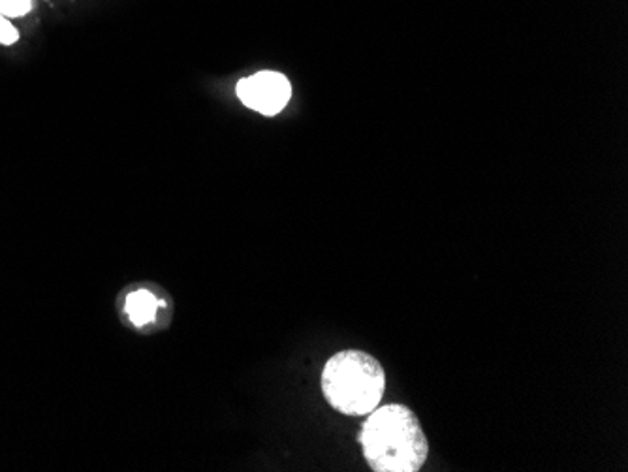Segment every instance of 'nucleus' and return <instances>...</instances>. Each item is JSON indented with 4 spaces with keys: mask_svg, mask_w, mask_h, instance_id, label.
<instances>
[{
    "mask_svg": "<svg viewBox=\"0 0 628 472\" xmlns=\"http://www.w3.org/2000/svg\"><path fill=\"white\" fill-rule=\"evenodd\" d=\"M158 307H160V301L149 290H136L128 294L126 298V315L130 316L132 324L138 328L155 320Z\"/></svg>",
    "mask_w": 628,
    "mask_h": 472,
    "instance_id": "4",
    "label": "nucleus"
},
{
    "mask_svg": "<svg viewBox=\"0 0 628 472\" xmlns=\"http://www.w3.org/2000/svg\"><path fill=\"white\" fill-rule=\"evenodd\" d=\"M32 0H0V14L4 17H23L31 12Z\"/></svg>",
    "mask_w": 628,
    "mask_h": 472,
    "instance_id": "5",
    "label": "nucleus"
},
{
    "mask_svg": "<svg viewBox=\"0 0 628 472\" xmlns=\"http://www.w3.org/2000/svg\"><path fill=\"white\" fill-rule=\"evenodd\" d=\"M237 96L247 108L271 117L281 113L290 102L292 85L279 72H258L237 83Z\"/></svg>",
    "mask_w": 628,
    "mask_h": 472,
    "instance_id": "3",
    "label": "nucleus"
},
{
    "mask_svg": "<svg viewBox=\"0 0 628 472\" xmlns=\"http://www.w3.org/2000/svg\"><path fill=\"white\" fill-rule=\"evenodd\" d=\"M363 457L375 472H418L429 456V441L414 410L384 405L369 412L360 431Z\"/></svg>",
    "mask_w": 628,
    "mask_h": 472,
    "instance_id": "1",
    "label": "nucleus"
},
{
    "mask_svg": "<svg viewBox=\"0 0 628 472\" xmlns=\"http://www.w3.org/2000/svg\"><path fill=\"white\" fill-rule=\"evenodd\" d=\"M322 392L331 409L345 416H365L377 409L386 392V371L363 350H341L322 371Z\"/></svg>",
    "mask_w": 628,
    "mask_h": 472,
    "instance_id": "2",
    "label": "nucleus"
},
{
    "mask_svg": "<svg viewBox=\"0 0 628 472\" xmlns=\"http://www.w3.org/2000/svg\"><path fill=\"white\" fill-rule=\"evenodd\" d=\"M19 40V32L16 27L8 21V17L0 14V44L2 46H14Z\"/></svg>",
    "mask_w": 628,
    "mask_h": 472,
    "instance_id": "6",
    "label": "nucleus"
}]
</instances>
